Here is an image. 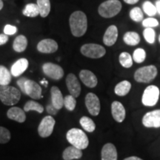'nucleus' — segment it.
<instances>
[{
    "label": "nucleus",
    "mask_w": 160,
    "mask_h": 160,
    "mask_svg": "<svg viewBox=\"0 0 160 160\" xmlns=\"http://www.w3.org/2000/svg\"><path fill=\"white\" fill-rule=\"evenodd\" d=\"M46 111H47V112L50 115H57L58 112V110L57 108H55L52 104L51 105H48L47 106V108H46Z\"/></svg>",
    "instance_id": "nucleus-41"
},
{
    "label": "nucleus",
    "mask_w": 160,
    "mask_h": 160,
    "mask_svg": "<svg viewBox=\"0 0 160 160\" xmlns=\"http://www.w3.org/2000/svg\"><path fill=\"white\" fill-rule=\"evenodd\" d=\"M118 38V29L116 25H111L106 30L103 37V42L106 46L113 45Z\"/></svg>",
    "instance_id": "nucleus-18"
},
{
    "label": "nucleus",
    "mask_w": 160,
    "mask_h": 160,
    "mask_svg": "<svg viewBox=\"0 0 160 160\" xmlns=\"http://www.w3.org/2000/svg\"><path fill=\"white\" fill-rule=\"evenodd\" d=\"M17 32V28L11 25H7L4 28V33L6 35H13Z\"/></svg>",
    "instance_id": "nucleus-39"
},
{
    "label": "nucleus",
    "mask_w": 160,
    "mask_h": 160,
    "mask_svg": "<svg viewBox=\"0 0 160 160\" xmlns=\"http://www.w3.org/2000/svg\"><path fill=\"white\" fill-rule=\"evenodd\" d=\"M120 65L125 68H130L133 65V58L128 52H122L119 57Z\"/></svg>",
    "instance_id": "nucleus-30"
},
{
    "label": "nucleus",
    "mask_w": 160,
    "mask_h": 160,
    "mask_svg": "<svg viewBox=\"0 0 160 160\" xmlns=\"http://www.w3.org/2000/svg\"><path fill=\"white\" fill-rule=\"evenodd\" d=\"M77 105L76 98L71 95H68L64 98V106L69 111H73Z\"/></svg>",
    "instance_id": "nucleus-33"
},
{
    "label": "nucleus",
    "mask_w": 160,
    "mask_h": 160,
    "mask_svg": "<svg viewBox=\"0 0 160 160\" xmlns=\"http://www.w3.org/2000/svg\"><path fill=\"white\" fill-rule=\"evenodd\" d=\"M3 8V2L0 0V11Z\"/></svg>",
    "instance_id": "nucleus-47"
},
{
    "label": "nucleus",
    "mask_w": 160,
    "mask_h": 160,
    "mask_svg": "<svg viewBox=\"0 0 160 160\" xmlns=\"http://www.w3.org/2000/svg\"><path fill=\"white\" fill-rule=\"evenodd\" d=\"M71 31L74 37H81L88 29V19L85 13L81 11L73 12L69 18Z\"/></svg>",
    "instance_id": "nucleus-1"
},
{
    "label": "nucleus",
    "mask_w": 160,
    "mask_h": 160,
    "mask_svg": "<svg viewBox=\"0 0 160 160\" xmlns=\"http://www.w3.org/2000/svg\"><path fill=\"white\" fill-rule=\"evenodd\" d=\"M28 67V61L25 58L17 60L11 67V75L17 77L21 76Z\"/></svg>",
    "instance_id": "nucleus-20"
},
{
    "label": "nucleus",
    "mask_w": 160,
    "mask_h": 160,
    "mask_svg": "<svg viewBox=\"0 0 160 160\" xmlns=\"http://www.w3.org/2000/svg\"><path fill=\"white\" fill-rule=\"evenodd\" d=\"M155 7H156V9H157V13L160 15V0H157V1L156 2Z\"/></svg>",
    "instance_id": "nucleus-45"
},
{
    "label": "nucleus",
    "mask_w": 160,
    "mask_h": 160,
    "mask_svg": "<svg viewBox=\"0 0 160 160\" xmlns=\"http://www.w3.org/2000/svg\"><path fill=\"white\" fill-rule=\"evenodd\" d=\"M131 83L128 80H123L115 86L114 93L119 97H125L131 89Z\"/></svg>",
    "instance_id": "nucleus-23"
},
{
    "label": "nucleus",
    "mask_w": 160,
    "mask_h": 160,
    "mask_svg": "<svg viewBox=\"0 0 160 160\" xmlns=\"http://www.w3.org/2000/svg\"><path fill=\"white\" fill-rule=\"evenodd\" d=\"M38 8L39 9V15L42 17H47L51 11L50 0H37Z\"/></svg>",
    "instance_id": "nucleus-26"
},
{
    "label": "nucleus",
    "mask_w": 160,
    "mask_h": 160,
    "mask_svg": "<svg viewBox=\"0 0 160 160\" xmlns=\"http://www.w3.org/2000/svg\"><path fill=\"white\" fill-rule=\"evenodd\" d=\"M142 25L145 28H153L157 27L159 25V22L155 18H148L142 20Z\"/></svg>",
    "instance_id": "nucleus-38"
},
{
    "label": "nucleus",
    "mask_w": 160,
    "mask_h": 160,
    "mask_svg": "<svg viewBox=\"0 0 160 160\" xmlns=\"http://www.w3.org/2000/svg\"><path fill=\"white\" fill-rule=\"evenodd\" d=\"M8 41V36L4 34H0V45H2L4 44L7 43Z\"/></svg>",
    "instance_id": "nucleus-42"
},
{
    "label": "nucleus",
    "mask_w": 160,
    "mask_h": 160,
    "mask_svg": "<svg viewBox=\"0 0 160 160\" xmlns=\"http://www.w3.org/2000/svg\"><path fill=\"white\" fill-rule=\"evenodd\" d=\"M81 53L86 57L91 59H99L105 55V48L97 44L89 43L82 45L80 49Z\"/></svg>",
    "instance_id": "nucleus-7"
},
{
    "label": "nucleus",
    "mask_w": 160,
    "mask_h": 160,
    "mask_svg": "<svg viewBox=\"0 0 160 160\" xmlns=\"http://www.w3.org/2000/svg\"><path fill=\"white\" fill-rule=\"evenodd\" d=\"M130 17L133 21L136 22H142L143 20V13L140 8L136 7L133 8V9L131 10L130 11Z\"/></svg>",
    "instance_id": "nucleus-32"
},
{
    "label": "nucleus",
    "mask_w": 160,
    "mask_h": 160,
    "mask_svg": "<svg viewBox=\"0 0 160 160\" xmlns=\"http://www.w3.org/2000/svg\"><path fill=\"white\" fill-rule=\"evenodd\" d=\"M11 82V73L5 66L0 65V86L8 85Z\"/></svg>",
    "instance_id": "nucleus-28"
},
{
    "label": "nucleus",
    "mask_w": 160,
    "mask_h": 160,
    "mask_svg": "<svg viewBox=\"0 0 160 160\" xmlns=\"http://www.w3.org/2000/svg\"><path fill=\"white\" fill-rule=\"evenodd\" d=\"M42 71L47 77L52 79L59 80L64 77V71L62 68L54 63H45L42 65Z\"/></svg>",
    "instance_id": "nucleus-11"
},
{
    "label": "nucleus",
    "mask_w": 160,
    "mask_h": 160,
    "mask_svg": "<svg viewBox=\"0 0 160 160\" xmlns=\"http://www.w3.org/2000/svg\"><path fill=\"white\" fill-rule=\"evenodd\" d=\"M28 46V39L24 35H19L16 38L13 43V48L17 53L25 51Z\"/></svg>",
    "instance_id": "nucleus-24"
},
{
    "label": "nucleus",
    "mask_w": 160,
    "mask_h": 160,
    "mask_svg": "<svg viewBox=\"0 0 160 160\" xmlns=\"http://www.w3.org/2000/svg\"><path fill=\"white\" fill-rule=\"evenodd\" d=\"M51 104L58 111L64 107V97L61 91L57 86H53L51 89Z\"/></svg>",
    "instance_id": "nucleus-19"
},
{
    "label": "nucleus",
    "mask_w": 160,
    "mask_h": 160,
    "mask_svg": "<svg viewBox=\"0 0 160 160\" xmlns=\"http://www.w3.org/2000/svg\"><path fill=\"white\" fill-rule=\"evenodd\" d=\"M101 159L102 160H117V150L113 144L107 143L103 146L101 151Z\"/></svg>",
    "instance_id": "nucleus-17"
},
{
    "label": "nucleus",
    "mask_w": 160,
    "mask_h": 160,
    "mask_svg": "<svg viewBox=\"0 0 160 160\" xmlns=\"http://www.w3.org/2000/svg\"><path fill=\"white\" fill-rule=\"evenodd\" d=\"M123 40L126 45L135 46L140 42V37L137 33L133 31H128L125 33Z\"/></svg>",
    "instance_id": "nucleus-25"
},
{
    "label": "nucleus",
    "mask_w": 160,
    "mask_h": 160,
    "mask_svg": "<svg viewBox=\"0 0 160 160\" xmlns=\"http://www.w3.org/2000/svg\"><path fill=\"white\" fill-rule=\"evenodd\" d=\"M48 81H46V80H45V79H43L42 81L41 82V84H42V85H45V87H47V86H48Z\"/></svg>",
    "instance_id": "nucleus-46"
},
{
    "label": "nucleus",
    "mask_w": 160,
    "mask_h": 160,
    "mask_svg": "<svg viewBox=\"0 0 160 160\" xmlns=\"http://www.w3.org/2000/svg\"><path fill=\"white\" fill-rule=\"evenodd\" d=\"M21 92L15 87L9 85L0 86V100L5 105H14L19 102Z\"/></svg>",
    "instance_id": "nucleus-3"
},
{
    "label": "nucleus",
    "mask_w": 160,
    "mask_h": 160,
    "mask_svg": "<svg viewBox=\"0 0 160 160\" xmlns=\"http://www.w3.org/2000/svg\"><path fill=\"white\" fill-rule=\"evenodd\" d=\"M122 4L119 0H107L99 5L98 12L104 18H111L121 11Z\"/></svg>",
    "instance_id": "nucleus-4"
},
{
    "label": "nucleus",
    "mask_w": 160,
    "mask_h": 160,
    "mask_svg": "<svg viewBox=\"0 0 160 160\" xmlns=\"http://www.w3.org/2000/svg\"><path fill=\"white\" fill-rule=\"evenodd\" d=\"M142 123L148 128H160V109L147 112L143 116Z\"/></svg>",
    "instance_id": "nucleus-8"
},
{
    "label": "nucleus",
    "mask_w": 160,
    "mask_h": 160,
    "mask_svg": "<svg viewBox=\"0 0 160 160\" xmlns=\"http://www.w3.org/2000/svg\"><path fill=\"white\" fill-rule=\"evenodd\" d=\"M143 36L147 42H148L150 44L154 43L156 33L155 31L153 28H145L143 31Z\"/></svg>",
    "instance_id": "nucleus-36"
},
{
    "label": "nucleus",
    "mask_w": 160,
    "mask_h": 160,
    "mask_svg": "<svg viewBox=\"0 0 160 160\" xmlns=\"http://www.w3.org/2000/svg\"><path fill=\"white\" fill-rule=\"evenodd\" d=\"M142 8L146 14L149 16V17H153L157 13L155 5L149 1H146L143 3Z\"/></svg>",
    "instance_id": "nucleus-35"
},
{
    "label": "nucleus",
    "mask_w": 160,
    "mask_h": 160,
    "mask_svg": "<svg viewBox=\"0 0 160 160\" xmlns=\"http://www.w3.org/2000/svg\"><path fill=\"white\" fill-rule=\"evenodd\" d=\"M159 43H160V35H159Z\"/></svg>",
    "instance_id": "nucleus-48"
},
{
    "label": "nucleus",
    "mask_w": 160,
    "mask_h": 160,
    "mask_svg": "<svg viewBox=\"0 0 160 160\" xmlns=\"http://www.w3.org/2000/svg\"><path fill=\"white\" fill-rule=\"evenodd\" d=\"M66 85L70 94L73 97H79L81 93V85H80L77 77L73 73H69L66 77Z\"/></svg>",
    "instance_id": "nucleus-12"
},
{
    "label": "nucleus",
    "mask_w": 160,
    "mask_h": 160,
    "mask_svg": "<svg viewBox=\"0 0 160 160\" xmlns=\"http://www.w3.org/2000/svg\"><path fill=\"white\" fill-rule=\"evenodd\" d=\"M85 106L89 113L93 117H97L99 114L101 105L99 97L95 93H88L85 99Z\"/></svg>",
    "instance_id": "nucleus-10"
},
{
    "label": "nucleus",
    "mask_w": 160,
    "mask_h": 160,
    "mask_svg": "<svg viewBox=\"0 0 160 160\" xmlns=\"http://www.w3.org/2000/svg\"><path fill=\"white\" fill-rule=\"evenodd\" d=\"M79 78L84 85L91 88H95L98 84L97 77L89 70H82L79 73Z\"/></svg>",
    "instance_id": "nucleus-16"
},
{
    "label": "nucleus",
    "mask_w": 160,
    "mask_h": 160,
    "mask_svg": "<svg viewBox=\"0 0 160 160\" xmlns=\"http://www.w3.org/2000/svg\"><path fill=\"white\" fill-rule=\"evenodd\" d=\"M22 13L27 17H36L39 15V9L37 4L30 3L25 5L23 9Z\"/></svg>",
    "instance_id": "nucleus-27"
},
{
    "label": "nucleus",
    "mask_w": 160,
    "mask_h": 160,
    "mask_svg": "<svg viewBox=\"0 0 160 160\" xmlns=\"http://www.w3.org/2000/svg\"><path fill=\"white\" fill-rule=\"evenodd\" d=\"M79 123L81 125L82 128L89 133H92L95 131L96 129V124L94 122L88 117H82L79 120Z\"/></svg>",
    "instance_id": "nucleus-29"
},
{
    "label": "nucleus",
    "mask_w": 160,
    "mask_h": 160,
    "mask_svg": "<svg viewBox=\"0 0 160 160\" xmlns=\"http://www.w3.org/2000/svg\"><path fill=\"white\" fill-rule=\"evenodd\" d=\"M111 115L117 122L121 123L126 117V111L124 105L119 101H114L111 104Z\"/></svg>",
    "instance_id": "nucleus-14"
},
{
    "label": "nucleus",
    "mask_w": 160,
    "mask_h": 160,
    "mask_svg": "<svg viewBox=\"0 0 160 160\" xmlns=\"http://www.w3.org/2000/svg\"><path fill=\"white\" fill-rule=\"evenodd\" d=\"M24 111H25V112L35 111L39 113H42L44 111V108L41 104L37 102L30 100V101L25 103V106H24Z\"/></svg>",
    "instance_id": "nucleus-31"
},
{
    "label": "nucleus",
    "mask_w": 160,
    "mask_h": 160,
    "mask_svg": "<svg viewBox=\"0 0 160 160\" xmlns=\"http://www.w3.org/2000/svg\"><path fill=\"white\" fill-rule=\"evenodd\" d=\"M11 136L8 129L0 126V144L8 143L11 140Z\"/></svg>",
    "instance_id": "nucleus-37"
},
{
    "label": "nucleus",
    "mask_w": 160,
    "mask_h": 160,
    "mask_svg": "<svg viewBox=\"0 0 160 160\" xmlns=\"http://www.w3.org/2000/svg\"><path fill=\"white\" fill-rule=\"evenodd\" d=\"M158 71L155 65L144 66L137 69L134 73V79L137 82L148 83L157 77Z\"/></svg>",
    "instance_id": "nucleus-5"
},
{
    "label": "nucleus",
    "mask_w": 160,
    "mask_h": 160,
    "mask_svg": "<svg viewBox=\"0 0 160 160\" xmlns=\"http://www.w3.org/2000/svg\"><path fill=\"white\" fill-rule=\"evenodd\" d=\"M83 153L82 150L78 149L74 146H69L62 153V158L64 160H73L79 159L82 157Z\"/></svg>",
    "instance_id": "nucleus-22"
},
{
    "label": "nucleus",
    "mask_w": 160,
    "mask_h": 160,
    "mask_svg": "<svg viewBox=\"0 0 160 160\" xmlns=\"http://www.w3.org/2000/svg\"><path fill=\"white\" fill-rule=\"evenodd\" d=\"M66 139L72 146L78 149L85 150L88 147L89 139L82 130L71 128L66 133Z\"/></svg>",
    "instance_id": "nucleus-2"
},
{
    "label": "nucleus",
    "mask_w": 160,
    "mask_h": 160,
    "mask_svg": "<svg viewBox=\"0 0 160 160\" xmlns=\"http://www.w3.org/2000/svg\"><path fill=\"white\" fill-rule=\"evenodd\" d=\"M25 94L29 96L33 99H39L43 97L42 96V88L40 85L35 81L27 79L25 85Z\"/></svg>",
    "instance_id": "nucleus-13"
},
{
    "label": "nucleus",
    "mask_w": 160,
    "mask_h": 160,
    "mask_svg": "<svg viewBox=\"0 0 160 160\" xmlns=\"http://www.w3.org/2000/svg\"><path fill=\"white\" fill-rule=\"evenodd\" d=\"M7 117L10 119L14 120L19 123H23L26 120L25 111L18 107L11 108L7 112Z\"/></svg>",
    "instance_id": "nucleus-21"
},
{
    "label": "nucleus",
    "mask_w": 160,
    "mask_h": 160,
    "mask_svg": "<svg viewBox=\"0 0 160 160\" xmlns=\"http://www.w3.org/2000/svg\"><path fill=\"white\" fill-rule=\"evenodd\" d=\"M160 97L159 88L156 85H149L145 89L142 97V103L146 107H153L157 105Z\"/></svg>",
    "instance_id": "nucleus-6"
},
{
    "label": "nucleus",
    "mask_w": 160,
    "mask_h": 160,
    "mask_svg": "<svg viewBox=\"0 0 160 160\" xmlns=\"http://www.w3.org/2000/svg\"><path fill=\"white\" fill-rule=\"evenodd\" d=\"M28 79H26V78H21V79H19V80L17 81V85H19V88L21 89V91L23 93H25V82L27 81Z\"/></svg>",
    "instance_id": "nucleus-40"
},
{
    "label": "nucleus",
    "mask_w": 160,
    "mask_h": 160,
    "mask_svg": "<svg viewBox=\"0 0 160 160\" xmlns=\"http://www.w3.org/2000/svg\"><path fill=\"white\" fill-rule=\"evenodd\" d=\"M123 160H144V159H141V158L138 157H136V156H132V157L125 158V159H124Z\"/></svg>",
    "instance_id": "nucleus-43"
},
{
    "label": "nucleus",
    "mask_w": 160,
    "mask_h": 160,
    "mask_svg": "<svg viewBox=\"0 0 160 160\" xmlns=\"http://www.w3.org/2000/svg\"><path fill=\"white\" fill-rule=\"evenodd\" d=\"M146 52L142 48L136 49L133 54V60L137 63H142L145 60Z\"/></svg>",
    "instance_id": "nucleus-34"
},
{
    "label": "nucleus",
    "mask_w": 160,
    "mask_h": 160,
    "mask_svg": "<svg viewBox=\"0 0 160 160\" xmlns=\"http://www.w3.org/2000/svg\"><path fill=\"white\" fill-rule=\"evenodd\" d=\"M37 50L40 53H52L58 50V44L55 40L51 39H42L38 43Z\"/></svg>",
    "instance_id": "nucleus-15"
},
{
    "label": "nucleus",
    "mask_w": 160,
    "mask_h": 160,
    "mask_svg": "<svg viewBox=\"0 0 160 160\" xmlns=\"http://www.w3.org/2000/svg\"><path fill=\"white\" fill-rule=\"evenodd\" d=\"M56 124L55 119L51 116L44 117L38 127L39 135L42 138H47L52 134Z\"/></svg>",
    "instance_id": "nucleus-9"
},
{
    "label": "nucleus",
    "mask_w": 160,
    "mask_h": 160,
    "mask_svg": "<svg viewBox=\"0 0 160 160\" xmlns=\"http://www.w3.org/2000/svg\"><path fill=\"white\" fill-rule=\"evenodd\" d=\"M139 0H124L125 3L129 4V5H134V4H137Z\"/></svg>",
    "instance_id": "nucleus-44"
}]
</instances>
